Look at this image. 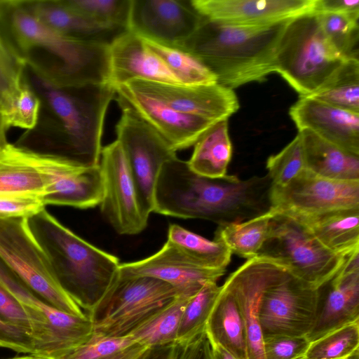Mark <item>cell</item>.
<instances>
[{
	"label": "cell",
	"mask_w": 359,
	"mask_h": 359,
	"mask_svg": "<svg viewBox=\"0 0 359 359\" xmlns=\"http://www.w3.org/2000/svg\"><path fill=\"white\" fill-rule=\"evenodd\" d=\"M272 182L266 174L240 180L236 175L209 178L196 175L186 198L192 219L218 224L238 223L271 210Z\"/></svg>",
	"instance_id": "6"
},
{
	"label": "cell",
	"mask_w": 359,
	"mask_h": 359,
	"mask_svg": "<svg viewBox=\"0 0 359 359\" xmlns=\"http://www.w3.org/2000/svg\"><path fill=\"white\" fill-rule=\"evenodd\" d=\"M0 259L32 292L55 308L88 317L57 282L27 218H0Z\"/></svg>",
	"instance_id": "10"
},
{
	"label": "cell",
	"mask_w": 359,
	"mask_h": 359,
	"mask_svg": "<svg viewBox=\"0 0 359 359\" xmlns=\"http://www.w3.org/2000/svg\"><path fill=\"white\" fill-rule=\"evenodd\" d=\"M345 359H359V348L355 350L351 354L347 356Z\"/></svg>",
	"instance_id": "55"
},
{
	"label": "cell",
	"mask_w": 359,
	"mask_h": 359,
	"mask_svg": "<svg viewBox=\"0 0 359 359\" xmlns=\"http://www.w3.org/2000/svg\"><path fill=\"white\" fill-rule=\"evenodd\" d=\"M306 169L330 180L359 181V156L326 141L309 130L299 131Z\"/></svg>",
	"instance_id": "28"
},
{
	"label": "cell",
	"mask_w": 359,
	"mask_h": 359,
	"mask_svg": "<svg viewBox=\"0 0 359 359\" xmlns=\"http://www.w3.org/2000/svg\"><path fill=\"white\" fill-rule=\"evenodd\" d=\"M273 211L268 237L255 257L276 263L318 289L338 272L348 257L328 250L294 217Z\"/></svg>",
	"instance_id": "7"
},
{
	"label": "cell",
	"mask_w": 359,
	"mask_h": 359,
	"mask_svg": "<svg viewBox=\"0 0 359 359\" xmlns=\"http://www.w3.org/2000/svg\"><path fill=\"white\" fill-rule=\"evenodd\" d=\"M271 209L292 215L359 208V181L318 176L306 169L283 187L272 185Z\"/></svg>",
	"instance_id": "14"
},
{
	"label": "cell",
	"mask_w": 359,
	"mask_h": 359,
	"mask_svg": "<svg viewBox=\"0 0 359 359\" xmlns=\"http://www.w3.org/2000/svg\"><path fill=\"white\" fill-rule=\"evenodd\" d=\"M285 269L269 260L254 257L231 273L224 285L231 292L245 327L248 359H264L259 311L265 288Z\"/></svg>",
	"instance_id": "17"
},
{
	"label": "cell",
	"mask_w": 359,
	"mask_h": 359,
	"mask_svg": "<svg viewBox=\"0 0 359 359\" xmlns=\"http://www.w3.org/2000/svg\"><path fill=\"white\" fill-rule=\"evenodd\" d=\"M210 344H218L238 359H248L245 327L231 292L223 284L205 324Z\"/></svg>",
	"instance_id": "29"
},
{
	"label": "cell",
	"mask_w": 359,
	"mask_h": 359,
	"mask_svg": "<svg viewBox=\"0 0 359 359\" xmlns=\"http://www.w3.org/2000/svg\"><path fill=\"white\" fill-rule=\"evenodd\" d=\"M151 348L137 343L104 359H142Z\"/></svg>",
	"instance_id": "50"
},
{
	"label": "cell",
	"mask_w": 359,
	"mask_h": 359,
	"mask_svg": "<svg viewBox=\"0 0 359 359\" xmlns=\"http://www.w3.org/2000/svg\"><path fill=\"white\" fill-rule=\"evenodd\" d=\"M43 153L0 145V196L41 198L47 185Z\"/></svg>",
	"instance_id": "25"
},
{
	"label": "cell",
	"mask_w": 359,
	"mask_h": 359,
	"mask_svg": "<svg viewBox=\"0 0 359 359\" xmlns=\"http://www.w3.org/2000/svg\"><path fill=\"white\" fill-rule=\"evenodd\" d=\"M203 19L190 0H132L128 30L145 39L178 46Z\"/></svg>",
	"instance_id": "15"
},
{
	"label": "cell",
	"mask_w": 359,
	"mask_h": 359,
	"mask_svg": "<svg viewBox=\"0 0 359 359\" xmlns=\"http://www.w3.org/2000/svg\"><path fill=\"white\" fill-rule=\"evenodd\" d=\"M135 344L128 335L111 337L93 334L88 341L59 359H104Z\"/></svg>",
	"instance_id": "43"
},
{
	"label": "cell",
	"mask_w": 359,
	"mask_h": 359,
	"mask_svg": "<svg viewBox=\"0 0 359 359\" xmlns=\"http://www.w3.org/2000/svg\"><path fill=\"white\" fill-rule=\"evenodd\" d=\"M226 270L203 268L168 242L154 255L120 264V276H149L175 287L180 294L194 295L208 282H217Z\"/></svg>",
	"instance_id": "22"
},
{
	"label": "cell",
	"mask_w": 359,
	"mask_h": 359,
	"mask_svg": "<svg viewBox=\"0 0 359 359\" xmlns=\"http://www.w3.org/2000/svg\"><path fill=\"white\" fill-rule=\"evenodd\" d=\"M169 344L151 348L142 359H165Z\"/></svg>",
	"instance_id": "52"
},
{
	"label": "cell",
	"mask_w": 359,
	"mask_h": 359,
	"mask_svg": "<svg viewBox=\"0 0 359 359\" xmlns=\"http://www.w3.org/2000/svg\"><path fill=\"white\" fill-rule=\"evenodd\" d=\"M165 359H214L205 331L190 340L170 344Z\"/></svg>",
	"instance_id": "45"
},
{
	"label": "cell",
	"mask_w": 359,
	"mask_h": 359,
	"mask_svg": "<svg viewBox=\"0 0 359 359\" xmlns=\"http://www.w3.org/2000/svg\"><path fill=\"white\" fill-rule=\"evenodd\" d=\"M36 78L56 121V139L44 153L84 167L99 165L104 118L114 87L109 83L62 87Z\"/></svg>",
	"instance_id": "4"
},
{
	"label": "cell",
	"mask_w": 359,
	"mask_h": 359,
	"mask_svg": "<svg viewBox=\"0 0 359 359\" xmlns=\"http://www.w3.org/2000/svg\"><path fill=\"white\" fill-rule=\"evenodd\" d=\"M210 345L214 359H238L220 345Z\"/></svg>",
	"instance_id": "51"
},
{
	"label": "cell",
	"mask_w": 359,
	"mask_h": 359,
	"mask_svg": "<svg viewBox=\"0 0 359 359\" xmlns=\"http://www.w3.org/2000/svg\"><path fill=\"white\" fill-rule=\"evenodd\" d=\"M289 215L301 222L322 245L332 252L347 257L359 252V208L339 209L315 215Z\"/></svg>",
	"instance_id": "27"
},
{
	"label": "cell",
	"mask_w": 359,
	"mask_h": 359,
	"mask_svg": "<svg viewBox=\"0 0 359 359\" xmlns=\"http://www.w3.org/2000/svg\"><path fill=\"white\" fill-rule=\"evenodd\" d=\"M311 344L306 337L273 336L264 339V359H299Z\"/></svg>",
	"instance_id": "44"
},
{
	"label": "cell",
	"mask_w": 359,
	"mask_h": 359,
	"mask_svg": "<svg viewBox=\"0 0 359 359\" xmlns=\"http://www.w3.org/2000/svg\"><path fill=\"white\" fill-rule=\"evenodd\" d=\"M116 99L121 109L115 128L116 140L125 154L142 208L149 215L158 172L165 162L177 157L176 151L123 100Z\"/></svg>",
	"instance_id": "11"
},
{
	"label": "cell",
	"mask_w": 359,
	"mask_h": 359,
	"mask_svg": "<svg viewBox=\"0 0 359 359\" xmlns=\"http://www.w3.org/2000/svg\"><path fill=\"white\" fill-rule=\"evenodd\" d=\"M180 292L172 285L149 276H118L88 317L93 334L122 337Z\"/></svg>",
	"instance_id": "9"
},
{
	"label": "cell",
	"mask_w": 359,
	"mask_h": 359,
	"mask_svg": "<svg viewBox=\"0 0 359 359\" xmlns=\"http://www.w3.org/2000/svg\"><path fill=\"white\" fill-rule=\"evenodd\" d=\"M8 359H47V358L37 356V355H32V354H29L28 355L14 357V358H8Z\"/></svg>",
	"instance_id": "54"
},
{
	"label": "cell",
	"mask_w": 359,
	"mask_h": 359,
	"mask_svg": "<svg viewBox=\"0 0 359 359\" xmlns=\"http://www.w3.org/2000/svg\"><path fill=\"white\" fill-rule=\"evenodd\" d=\"M359 348V321L311 342L304 359H344Z\"/></svg>",
	"instance_id": "40"
},
{
	"label": "cell",
	"mask_w": 359,
	"mask_h": 359,
	"mask_svg": "<svg viewBox=\"0 0 359 359\" xmlns=\"http://www.w3.org/2000/svg\"><path fill=\"white\" fill-rule=\"evenodd\" d=\"M123 100L175 151L194 146L215 121L181 113L127 84L114 87Z\"/></svg>",
	"instance_id": "21"
},
{
	"label": "cell",
	"mask_w": 359,
	"mask_h": 359,
	"mask_svg": "<svg viewBox=\"0 0 359 359\" xmlns=\"http://www.w3.org/2000/svg\"><path fill=\"white\" fill-rule=\"evenodd\" d=\"M47 185L40 199L46 205L92 208L101 203L104 184L100 165L84 167L46 154Z\"/></svg>",
	"instance_id": "20"
},
{
	"label": "cell",
	"mask_w": 359,
	"mask_h": 359,
	"mask_svg": "<svg viewBox=\"0 0 359 359\" xmlns=\"http://www.w3.org/2000/svg\"><path fill=\"white\" fill-rule=\"evenodd\" d=\"M287 21L242 27L203 18L193 34L176 47L201 60L216 76L217 83L233 89L262 82L275 72L276 51Z\"/></svg>",
	"instance_id": "1"
},
{
	"label": "cell",
	"mask_w": 359,
	"mask_h": 359,
	"mask_svg": "<svg viewBox=\"0 0 359 359\" xmlns=\"http://www.w3.org/2000/svg\"><path fill=\"white\" fill-rule=\"evenodd\" d=\"M308 97L359 114L358 59L345 60L330 77Z\"/></svg>",
	"instance_id": "34"
},
{
	"label": "cell",
	"mask_w": 359,
	"mask_h": 359,
	"mask_svg": "<svg viewBox=\"0 0 359 359\" xmlns=\"http://www.w3.org/2000/svg\"><path fill=\"white\" fill-rule=\"evenodd\" d=\"M69 8L98 23L128 30L132 0H61Z\"/></svg>",
	"instance_id": "39"
},
{
	"label": "cell",
	"mask_w": 359,
	"mask_h": 359,
	"mask_svg": "<svg viewBox=\"0 0 359 359\" xmlns=\"http://www.w3.org/2000/svg\"><path fill=\"white\" fill-rule=\"evenodd\" d=\"M205 19L242 27H266L314 12L316 0H190Z\"/></svg>",
	"instance_id": "19"
},
{
	"label": "cell",
	"mask_w": 359,
	"mask_h": 359,
	"mask_svg": "<svg viewBox=\"0 0 359 359\" xmlns=\"http://www.w3.org/2000/svg\"><path fill=\"white\" fill-rule=\"evenodd\" d=\"M109 83L116 87L135 80L182 85L143 39L126 30L109 46Z\"/></svg>",
	"instance_id": "24"
},
{
	"label": "cell",
	"mask_w": 359,
	"mask_h": 359,
	"mask_svg": "<svg viewBox=\"0 0 359 359\" xmlns=\"http://www.w3.org/2000/svg\"><path fill=\"white\" fill-rule=\"evenodd\" d=\"M167 241L205 269L226 270L231 262L232 254L222 241L208 240L176 224L169 226Z\"/></svg>",
	"instance_id": "32"
},
{
	"label": "cell",
	"mask_w": 359,
	"mask_h": 359,
	"mask_svg": "<svg viewBox=\"0 0 359 359\" xmlns=\"http://www.w3.org/2000/svg\"><path fill=\"white\" fill-rule=\"evenodd\" d=\"M314 13L342 14L359 19V1L316 0Z\"/></svg>",
	"instance_id": "49"
},
{
	"label": "cell",
	"mask_w": 359,
	"mask_h": 359,
	"mask_svg": "<svg viewBox=\"0 0 359 359\" xmlns=\"http://www.w3.org/2000/svg\"><path fill=\"white\" fill-rule=\"evenodd\" d=\"M345 59L327 41L313 12L287 21L276 55V70L299 97L316 92Z\"/></svg>",
	"instance_id": "5"
},
{
	"label": "cell",
	"mask_w": 359,
	"mask_h": 359,
	"mask_svg": "<svg viewBox=\"0 0 359 359\" xmlns=\"http://www.w3.org/2000/svg\"><path fill=\"white\" fill-rule=\"evenodd\" d=\"M0 285L11 292L25 310L32 327L34 353L47 359H59L88 341L93 324L49 304L27 285L0 259Z\"/></svg>",
	"instance_id": "8"
},
{
	"label": "cell",
	"mask_w": 359,
	"mask_h": 359,
	"mask_svg": "<svg viewBox=\"0 0 359 359\" xmlns=\"http://www.w3.org/2000/svg\"><path fill=\"white\" fill-rule=\"evenodd\" d=\"M221 289L217 282H208L189 299L181 318L177 341L190 340L205 330Z\"/></svg>",
	"instance_id": "38"
},
{
	"label": "cell",
	"mask_w": 359,
	"mask_h": 359,
	"mask_svg": "<svg viewBox=\"0 0 359 359\" xmlns=\"http://www.w3.org/2000/svg\"><path fill=\"white\" fill-rule=\"evenodd\" d=\"M0 319L7 325L32 337L31 324L25 310L20 302L1 285H0Z\"/></svg>",
	"instance_id": "46"
},
{
	"label": "cell",
	"mask_w": 359,
	"mask_h": 359,
	"mask_svg": "<svg viewBox=\"0 0 359 359\" xmlns=\"http://www.w3.org/2000/svg\"><path fill=\"white\" fill-rule=\"evenodd\" d=\"M143 39V38H142ZM146 46L156 55L182 85L217 83L216 76L197 57L176 46L143 39Z\"/></svg>",
	"instance_id": "35"
},
{
	"label": "cell",
	"mask_w": 359,
	"mask_h": 359,
	"mask_svg": "<svg viewBox=\"0 0 359 359\" xmlns=\"http://www.w3.org/2000/svg\"><path fill=\"white\" fill-rule=\"evenodd\" d=\"M187 161L191 170L209 178L227 175L232 156V144L228 131V119L216 121L194 144Z\"/></svg>",
	"instance_id": "30"
},
{
	"label": "cell",
	"mask_w": 359,
	"mask_h": 359,
	"mask_svg": "<svg viewBox=\"0 0 359 359\" xmlns=\"http://www.w3.org/2000/svg\"><path fill=\"white\" fill-rule=\"evenodd\" d=\"M124 84L181 113L215 122L228 119L239 109L233 89L219 83L185 86L135 80Z\"/></svg>",
	"instance_id": "16"
},
{
	"label": "cell",
	"mask_w": 359,
	"mask_h": 359,
	"mask_svg": "<svg viewBox=\"0 0 359 359\" xmlns=\"http://www.w3.org/2000/svg\"><path fill=\"white\" fill-rule=\"evenodd\" d=\"M317 300V289L284 271L262 294L259 320L263 339L306 337L315 322Z\"/></svg>",
	"instance_id": "12"
},
{
	"label": "cell",
	"mask_w": 359,
	"mask_h": 359,
	"mask_svg": "<svg viewBox=\"0 0 359 359\" xmlns=\"http://www.w3.org/2000/svg\"><path fill=\"white\" fill-rule=\"evenodd\" d=\"M317 291L315 322L306 336L310 342L359 321V252L348 256L338 272Z\"/></svg>",
	"instance_id": "18"
},
{
	"label": "cell",
	"mask_w": 359,
	"mask_h": 359,
	"mask_svg": "<svg viewBox=\"0 0 359 359\" xmlns=\"http://www.w3.org/2000/svg\"><path fill=\"white\" fill-rule=\"evenodd\" d=\"M266 167L267 175L274 187L286 185L306 170L299 133L280 151L268 158Z\"/></svg>",
	"instance_id": "41"
},
{
	"label": "cell",
	"mask_w": 359,
	"mask_h": 359,
	"mask_svg": "<svg viewBox=\"0 0 359 359\" xmlns=\"http://www.w3.org/2000/svg\"><path fill=\"white\" fill-rule=\"evenodd\" d=\"M273 211L248 220L218 226L215 238L222 241L230 250L247 260L255 257L266 240Z\"/></svg>",
	"instance_id": "33"
},
{
	"label": "cell",
	"mask_w": 359,
	"mask_h": 359,
	"mask_svg": "<svg viewBox=\"0 0 359 359\" xmlns=\"http://www.w3.org/2000/svg\"><path fill=\"white\" fill-rule=\"evenodd\" d=\"M316 14L327 41L337 54L345 60L358 59V19L331 13Z\"/></svg>",
	"instance_id": "37"
},
{
	"label": "cell",
	"mask_w": 359,
	"mask_h": 359,
	"mask_svg": "<svg viewBox=\"0 0 359 359\" xmlns=\"http://www.w3.org/2000/svg\"><path fill=\"white\" fill-rule=\"evenodd\" d=\"M299 131L309 130L326 141L359 156V114L310 97H299L289 110Z\"/></svg>",
	"instance_id": "23"
},
{
	"label": "cell",
	"mask_w": 359,
	"mask_h": 359,
	"mask_svg": "<svg viewBox=\"0 0 359 359\" xmlns=\"http://www.w3.org/2000/svg\"><path fill=\"white\" fill-rule=\"evenodd\" d=\"M0 347L13 350L18 353H34L32 337L7 325L0 319Z\"/></svg>",
	"instance_id": "48"
},
{
	"label": "cell",
	"mask_w": 359,
	"mask_h": 359,
	"mask_svg": "<svg viewBox=\"0 0 359 359\" xmlns=\"http://www.w3.org/2000/svg\"><path fill=\"white\" fill-rule=\"evenodd\" d=\"M26 66L23 57L18 52L0 29V115L12 110L20 93Z\"/></svg>",
	"instance_id": "36"
},
{
	"label": "cell",
	"mask_w": 359,
	"mask_h": 359,
	"mask_svg": "<svg viewBox=\"0 0 359 359\" xmlns=\"http://www.w3.org/2000/svg\"><path fill=\"white\" fill-rule=\"evenodd\" d=\"M191 297L184 294L177 295L126 335L137 344L150 348L176 341L184 309Z\"/></svg>",
	"instance_id": "31"
},
{
	"label": "cell",
	"mask_w": 359,
	"mask_h": 359,
	"mask_svg": "<svg viewBox=\"0 0 359 359\" xmlns=\"http://www.w3.org/2000/svg\"><path fill=\"white\" fill-rule=\"evenodd\" d=\"M299 359H304V358H299Z\"/></svg>",
	"instance_id": "56"
},
{
	"label": "cell",
	"mask_w": 359,
	"mask_h": 359,
	"mask_svg": "<svg viewBox=\"0 0 359 359\" xmlns=\"http://www.w3.org/2000/svg\"><path fill=\"white\" fill-rule=\"evenodd\" d=\"M345 359V358H344Z\"/></svg>",
	"instance_id": "57"
},
{
	"label": "cell",
	"mask_w": 359,
	"mask_h": 359,
	"mask_svg": "<svg viewBox=\"0 0 359 359\" xmlns=\"http://www.w3.org/2000/svg\"><path fill=\"white\" fill-rule=\"evenodd\" d=\"M43 209L39 198L0 196V218H29Z\"/></svg>",
	"instance_id": "47"
},
{
	"label": "cell",
	"mask_w": 359,
	"mask_h": 359,
	"mask_svg": "<svg viewBox=\"0 0 359 359\" xmlns=\"http://www.w3.org/2000/svg\"><path fill=\"white\" fill-rule=\"evenodd\" d=\"M99 165L103 177L100 203L103 215L121 235H135L147 226L128 164L117 140L102 148Z\"/></svg>",
	"instance_id": "13"
},
{
	"label": "cell",
	"mask_w": 359,
	"mask_h": 359,
	"mask_svg": "<svg viewBox=\"0 0 359 359\" xmlns=\"http://www.w3.org/2000/svg\"><path fill=\"white\" fill-rule=\"evenodd\" d=\"M6 128L2 122L1 116L0 115V145L4 144L7 142L6 140Z\"/></svg>",
	"instance_id": "53"
},
{
	"label": "cell",
	"mask_w": 359,
	"mask_h": 359,
	"mask_svg": "<svg viewBox=\"0 0 359 359\" xmlns=\"http://www.w3.org/2000/svg\"><path fill=\"white\" fill-rule=\"evenodd\" d=\"M27 224L57 282L88 316L118 276L119 259L76 235L46 209L27 218Z\"/></svg>",
	"instance_id": "3"
},
{
	"label": "cell",
	"mask_w": 359,
	"mask_h": 359,
	"mask_svg": "<svg viewBox=\"0 0 359 359\" xmlns=\"http://www.w3.org/2000/svg\"><path fill=\"white\" fill-rule=\"evenodd\" d=\"M0 25L22 57L36 49L48 53V69L35 74L53 84L65 87L109 83V45L57 32L37 20L22 1H0Z\"/></svg>",
	"instance_id": "2"
},
{
	"label": "cell",
	"mask_w": 359,
	"mask_h": 359,
	"mask_svg": "<svg viewBox=\"0 0 359 359\" xmlns=\"http://www.w3.org/2000/svg\"><path fill=\"white\" fill-rule=\"evenodd\" d=\"M32 14L49 28L86 42L109 45L128 29L98 23L79 14L61 0L24 1Z\"/></svg>",
	"instance_id": "26"
},
{
	"label": "cell",
	"mask_w": 359,
	"mask_h": 359,
	"mask_svg": "<svg viewBox=\"0 0 359 359\" xmlns=\"http://www.w3.org/2000/svg\"><path fill=\"white\" fill-rule=\"evenodd\" d=\"M40 100L32 86L23 80L20 93L12 110L2 117L6 127H18L23 129H33L38 121Z\"/></svg>",
	"instance_id": "42"
}]
</instances>
